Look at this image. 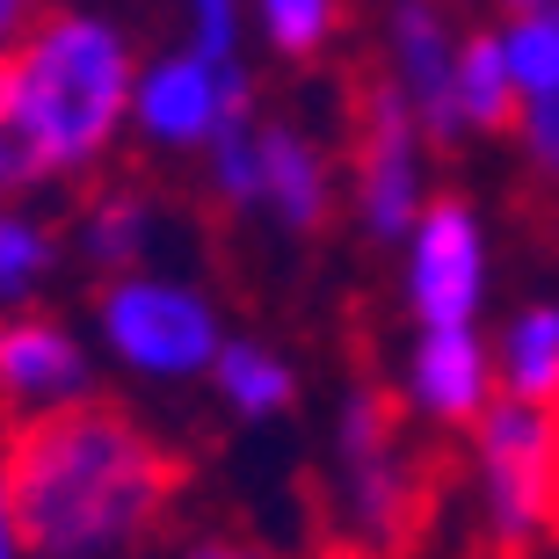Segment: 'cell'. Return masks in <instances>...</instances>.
Masks as SVG:
<instances>
[{
	"label": "cell",
	"instance_id": "cell-1",
	"mask_svg": "<svg viewBox=\"0 0 559 559\" xmlns=\"http://www.w3.org/2000/svg\"><path fill=\"white\" fill-rule=\"evenodd\" d=\"M175 457L103 400L44 407L8 451L15 531L44 559H103L131 545L175 495Z\"/></svg>",
	"mask_w": 559,
	"mask_h": 559
},
{
	"label": "cell",
	"instance_id": "cell-2",
	"mask_svg": "<svg viewBox=\"0 0 559 559\" xmlns=\"http://www.w3.org/2000/svg\"><path fill=\"white\" fill-rule=\"evenodd\" d=\"M131 109V51L95 15H44L0 51V117L37 175H73Z\"/></svg>",
	"mask_w": 559,
	"mask_h": 559
},
{
	"label": "cell",
	"instance_id": "cell-3",
	"mask_svg": "<svg viewBox=\"0 0 559 559\" xmlns=\"http://www.w3.org/2000/svg\"><path fill=\"white\" fill-rule=\"evenodd\" d=\"M479 501L495 545L523 552L559 523V407L538 400H487L479 407Z\"/></svg>",
	"mask_w": 559,
	"mask_h": 559
},
{
	"label": "cell",
	"instance_id": "cell-4",
	"mask_svg": "<svg viewBox=\"0 0 559 559\" xmlns=\"http://www.w3.org/2000/svg\"><path fill=\"white\" fill-rule=\"evenodd\" d=\"M342 501H349L364 545H407L421 523V473L400 451V415L385 393H349L342 407Z\"/></svg>",
	"mask_w": 559,
	"mask_h": 559
},
{
	"label": "cell",
	"instance_id": "cell-5",
	"mask_svg": "<svg viewBox=\"0 0 559 559\" xmlns=\"http://www.w3.org/2000/svg\"><path fill=\"white\" fill-rule=\"evenodd\" d=\"M103 334L109 349L139 364L153 378H189L218 356V320L197 290L182 284H153V276H124L103 290Z\"/></svg>",
	"mask_w": 559,
	"mask_h": 559
},
{
	"label": "cell",
	"instance_id": "cell-6",
	"mask_svg": "<svg viewBox=\"0 0 559 559\" xmlns=\"http://www.w3.org/2000/svg\"><path fill=\"white\" fill-rule=\"evenodd\" d=\"M356 204H364V226L378 240H407V226L421 218V124L407 109V95H400V81L364 95V117H356Z\"/></svg>",
	"mask_w": 559,
	"mask_h": 559
},
{
	"label": "cell",
	"instance_id": "cell-7",
	"mask_svg": "<svg viewBox=\"0 0 559 559\" xmlns=\"http://www.w3.org/2000/svg\"><path fill=\"white\" fill-rule=\"evenodd\" d=\"M487 298V240L465 204H421L407 226V306L421 328H473Z\"/></svg>",
	"mask_w": 559,
	"mask_h": 559
},
{
	"label": "cell",
	"instance_id": "cell-8",
	"mask_svg": "<svg viewBox=\"0 0 559 559\" xmlns=\"http://www.w3.org/2000/svg\"><path fill=\"white\" fill-rule=\"evenodd\" d=\"M393 66H400V95L415 109L421 139L451 145L465 139V109H457V37L443 0H400L393 8Z\"/></svg>",
	"mask_w": 559,
	"mask_h": 559
},
{
	"label": "cell",
	"instance_id": "cell-9",
	"mask_svg": "<svg viewBox=\"0 0 559 559\" xmlns=\"http://www.w3.org/2000/svg\"><path fill=\"white\" fill-rule=\"evenodd\" d=\"M131 103H139L145 139H160V145H211L218 117L248 103V73H240V66H211V59H197V51H182V59L153 66V73L131 87Z\"/></svg>",
	"mask_w": 559,
	"mask_h": 559
},
{
	"label": "cell",
	"instance_id": "cell-10",
	"mask_svg": "<svg viewBox=\"0 0 559 559\" xmlns=\"http://www.w3.org/2000/svg\"><path fill=\"white\" fill-rule=\"evenodd\" d=\"M407 400L436 421H479V407L495 400V356L473 328H421L415 356H407Z\"/></svg>",
	"mask_w": 559,
	"mask_h": 559
},
{
	"label": "cell",
	"instance_id": "cell-11",
	"mask_svg": "<svg viewBox=\"0 0 559 559\" xmlns=\"http://www.w3.org/2000/svg\"><path fill=\"white\" fill-rule=\"evenodd\" d=\"M87 356L51 320H8L0 328V407H59L81 400Z\"/></svg>",
	"mask_w": 559,
	"mask_h": 559
},
{
	"label": "cell",
	"instance_id": "cell-12",
	"mask_svg": "<svg viewBox=\"0 0 559 559\" xmlns=\"http://www.w3.org/2000/svg\"><path fill=\"white\" fill-rule=\"evenodd\" d=\"M290 233H312L328 218V167L298 131H262V197Z\"/></svg>",
	"mask_w": 559,
	"mask_h": 559
},
{
	"label": "cell",
	"instance_id": "cell-13",
	"mask_svg": "<svg viewBox=\"0 0 559 559\" xmlns=\"http://www.w3.org/2000/svg\"><path fill=\"white\" fill-rule=\"evenodd\" d=\"M495 378H501V393L559 407V306H523L509 320V334L495 349Z\"/></svg>",
	"mask_w": 559,
	"mask_h": 559
},
{
	"label": "cell",
	"instance_id": "cell-14",
	"mask_svg": "<svg viewBox=\"0 0 559 559\" xmlns=\"http://www.w3.org/2000/svg\"><path fill=\"white\" fill-rule=\"evenodd\" d=\"M457 109H465V131H509L516 124V81H509V59H501L495 29L457 37Z\"/></svg>",
	"mask_w": 559,
	"mask_h": 559
},
{
	"label": "cell",
	"instance_id": "cell-15",
	"mask_svg": "<svg viewBox=\"0 0 559 559\" xmlns=\"http://www.w3.org/2000/svg\"><path fill=\"white\" fill-rule=\"evenodd\" d=\"M211 364H218V385H226V400L240 415H284L290 393H298L290 364L270 356V349H254V342H233V349H218Z\"/></svg>",
	"mask_w": 559,
	"mask_h": 559
},
{
	"label": "cell",
	"instance_id": "cell-16",
	"mask_svg": "<svg viewBox=\"0 0 559 559\" xmlns=\"http://www.w3.org/2000/svg\"><path fill=\"white\" fill-rule=\"evenodd\" d=\"M145 233H153V211H145V197H131V189H117V197H103V204L87 211V254H95L103 270H139Z\"/></svg>",
	"mask_w": 559,
	"mask_h": 559
},
{
	"label": "cell",
	"instance_id": "cell-17",
	"mask_svg": "<svg viewBox=\"0 0 559 559\" xmlns=\"http://www.w3.org/2000/svg\"><path fill=\"white\" fill-rule=\"evenodd\" d=\"M495 37H501V59H509V81H516V103H523V95L559 87V22L509 15Z\"/></svg>",
	"mask_w": 559,
	"mask_h": 559
},
{
	"label": "cell",
	"instance_id": "cell-18",
	"mask_svg": "<svg viewBox=\"0 0 559 559\" xmlns=\"http://www.w3.org/2000/svg\"><path fill=\"white\" fill-rule=\"evenodd\" d=\"M211 175L233 204H254L262 197V131H248V103L226 109L218 131H211Z\"/></svg>",
	"mask_w": 559,
	"mask_h": 559
},
{
	"label": "cell",
	"instance_id": "cell-19",
	"mask_svg": "<svg viewBox=\"0 0 559 559\" xmlns=\"http://www.w3.org/2000/svg\"><path fill=\"white\" fill-rule=\"evenodd\" d=\"M44 270H51V233L0 211V298H22Z\"/></svg>",
	"mask_w": 559,
	"mask_h": 559
},
{
	"label": "cell",
	"instance_id": "cell-20",
	"mask_svg": "<svg viewBox=\"0 0 559 559\" xmlns=\"http://www.w3.org/2000/svg\"><path fill=\"white\" fill-rule=\"evenodd\" d=\"M262 22L276 51H320L334 29V0H262Z\"/></svg>",
	"mask_w": 559,
	"mask_h": 559
},
{
	"label": "cell",
	"instance_id": "cell-21",
	"mask_svg": "<svg viewBox=\"0 0 559 559\" xmlns=\"http://www.w3.org/2000/svg\"><path fill=\"white\" fill-rule=\"evenodd\" d=\"M516 139H523V153H531V167H538L545 182H559V87L516 103Z\"/></svg>",
	"mask_w": 559,
	"mask_h": 559
},
{
	"label": "cell",
	"instance_id": "cell-22",
	"mask_svg": "<svg viewBox=\"0 0 559 559\" xmlns=\"http://www.w3.org/2000/svg\"><path fill=\"white\" fill-rule=\"evenodd\" d=\"M189 51L211 66H233V37H240V0H189Z\"/></svg>",
	"mask_w": 559,
	"mask_h": 559
},
{
	"label": "cell",
	"instance_id": "cell-23",
	"mask_svg": "<svg viewBox=\"0 0 559 559\" xmlns=\"http://www.w3.org/2000/svg\"><path fill=\"white\" fill-rule=\"evenodd\" d=\"M37 167H29V153H22V139L8 131V117H0V189H15V182H29Z\"/></svg>",
	"mask_w": 559,
	"mask_h": 559
},
{
	"label": "cell",
	"instance_id": "cell-24",
	"mask_svg": "<svg viewBox=\"0 0 559 559\" xmlns=\"http://www.w3.org/2000/svg\"><path fill=\"white\" fill-rule=\"evenodd\" d=\"M29 22H37V0H0V51H8Z\"/></svg>",
	"mask_w": 559,
	"mask_h": 559
},
{
	"label": "cell",
	"instance_id": "cell-25",
	"mask_svg": "<svg viewBox=\"0 0 559 559\" xmlns=\"http://www.w3.org/2000/svg\"><path fill=\"white\" fill-rule=\"evenodd\" d=\"M22 552V531H15V501H8V465H0V559Z\"/></svg>",
	"mask_w": 559,
	"mask_h": 559
},
{
	"label": "cell",
	"instance_id": "cell-26",
	"mask_svg": "<svg viewBox=\"0 0 559 559\" xmlns=\"http://www.w3.org/2000/svg\"><path fill=\"white\" fill-rule=\"evenodd\" d=\"M501 15H531V22H559V0H501Z\"/></svg>",
	"mask_w": 559,
	"mask_h": 559
},
{
	"label": "cell",
	"instance_id": "cell-27",
	"mask_svg": "<svg viewBox=\"0 0 559 559\" xmlns=\"http://www.w3.org/2000/svg\"><path fill=\"white\" fill-rule=\"evenodd\" d=\"M189 559H262V552H248V545H197Z\"/></svg>",
	"mask_w": 559,
	"mask_h": 559
}]
</instances>
